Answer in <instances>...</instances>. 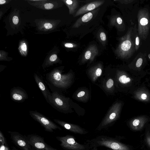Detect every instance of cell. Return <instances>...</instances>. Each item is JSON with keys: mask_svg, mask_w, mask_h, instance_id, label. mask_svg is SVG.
Returning a JSON list of instances; mask_svg holds the SVG:
<instances>
[{"mask_svg": "<svg viewBox=\"0 0 150 150\" xmlns=\"http://www.w3.org/2000/svg\"><path fill=\"white\" fill-rule=\"evenodd\" d=\"M131 77H129L125 75H122L120 76L118 78L119 81L123 84H129L131 83L133 79H132Z\"/></svg>", "mask_w": 150, "mask_h": 150, "instance_id": "44dd1931", "label": "cell"}, {"mask_svg": "<svg viewBox=\"0 0 150 150\" xmlns=\"http://www.w3.org/2000/svg\"><path fill=\"white\" fill-rule=\"evenodd\" d=\"M120 105L121 104L118 103L113 105L107 115L98 127V129L100 130L106 127L117 120L119 114Z\"/></svg>", "mask_w": 150, "mask_h": 150, "instance_id": "9c48e42d", "label": "cell"}, {"mask_svg": "<svg viewBox=\"0 0 150 150\" xmlns=\"http://www.w3.org/2000/svg\"><path fill=\"white\" fill-rule=\"evenodd\" d=\"M56 139L60 142V146L65 150H96L87 144H83L78 142L73 135L67 134L63 136H57Z\"/></svg>", "mask_w": 150, "mask_h": 150, "instance_id": "5b68a950", "label": "cell"}, {"mask_svg": "<svg viewBox=\"0 0 150 150\" xmlns=\"http://www.w3.org/2000/svg\"><path fill=\"white\" fill-rule=\"evenodd\" d=\"M114 81L113 80L111 79H109L106 82V86L108 88H111L113 85Z\"/></svg>", "mask_w": 150, "mask_h": 150, "instance_id": "484cf974", "label": "cell"}, {"mask_svg": "<svg viewBox=\"0 0 150 150\" xmlns=\"http://www.w3.org/2000/svg\"><path fill=\"white\" fill-rule=\"evenodd\" d=\"M57 58V56L56 54L52 55L49 58L50 61L51 62H54L55 61Z\"/></svg>", "mask_w": 150, "mask_h": 150, "instance_id": "4dcf8cb0", "label": "cell"}, {"mask_svg": "<svg viewBox=\"0 0 150 150\" xmlns=\"http://www.w3.org/2000/svg\"><path fill=\"white\" fill-rule=\"evenodd\" d=\"M146 119L143 117H139L134 119L130 122L131 128L134 130H139L142 129L146 122Z\"/></svg>", "mask_w": 150, "mask_h": 150, "instance_id": "ac0fdd59", "label": "cell"}, {"mask_svg": "<svg viewBox=\"0 0 150 150\" xmlns=\"http://www.w3.org/2000/svg\"><path fill=\"white\" fill-rule=\"evenodd\" d=\"M143 62V59L142 57L138 58L136 62L135 65L137 67H140L142 65Z\"/></svg>", "mask_w": 150, "mask_h": 150, "instance_id": "cb8c5ba5", "label": "cell"}, {"mask_svg": "<svg viewBox=\"0 0 150 150\" xmlns=\"http://www.w3.org/2000/svg\"><path fill=\"white\" fill-rule=\"evenodd\" d=\"M21 50L23 51H25L27 50V46L26 44L25 43H23L21 46Z\"/></svg>", "mask_w": 150, "mask_h": 150, "instance_id": "836d02e7", "label": "cell"}, {"mask_svg": "<svg viewBox=\"0 0 150 150\" xmlns=\"http://www.w3.org/2000/svg\"><path fill=\"white\" fill-rule=\"evenodd\" d=\"M64 46L67 48H74L77 46L76 44L70 43H67L64 44Z\"/></svg>", "mask_w": 150, "mask_h": 150, "instance_id": "4316f807", "label": "cell"}, {"mask_svg": "<svg viewBox=\"0 0 150 150\" xmlns=\"http://www.w3.org/2000/svg\"><path fill=\"white\" fill-rule=\"evenodd\" d=\"M11 98L13 101L18 103H22L28 98L26 91L22 88L14 87L10 92Z\"/></svg>", "mask_w": 150, "mask_h": 150, "instance_id": "7c38bea8", "label": "cell"}, {"mask_svg": "<svg viewBox=\"0 0 150 150\" xmlns=\"http://www.w3.org/2000/svg\"><path fill=\"white\" fill-rule=\"evenodd\" d=\"M6 1L4 0H0V4H3L6 2Z\"/></svg>", "mask_w": 150, "mask_h": 150, "instance_id": "74e56055", "label": "cell"}, {"mask_svg": "<svg viewBox=\"0 0 150 150\" xmlns=\"http://www.w3.org/2000/svg\"><path fill=\"white\" fill-rule=\"evenodd\" d=\"M94 11L90 12L78 18L73 25L72 28H77L79 27L83 23L87 22L91 20L94 15Z\"/></svg>", "mask_w": 150, "mask_h": 150, "instance_id": "e0dca14e", "label": "cell"}, {"mask_svg": "<svg viewBox=\"0 0 150 150\" xmlns=\"http://www.w3.org/2000/svg\"><path fill=\"white\" fill-rule=\"evenodd\" d=\"M133 28L130 27L126 34L120 39V43L115 51L116 55L122 59H128L132 56L135 50Z\"/></svg>", "mask_w": 150, "mask_h": 150, "instance_id": "6da1fadb", "label": "cell"}, {"mask_svg": "<svg viewBox=\"0 0 150 150\" xmlns=\"http://www.w3.org/2000/svg\"><path fill=\"white\" fill-rule=\"evenodd\" d=\"M49 104L58 111L63 112H67L69 107L68 98L55 91L52 93Z\"/></svg>", "mask_w": 150, "mask_h": 150, "instance_id": "52a82bcc", "label": "cell"}, {"mask_svg": "<svg viewBox=\"0 0 150 150\" xmlns=\"http://www.w3.org/2000/svg\"><path fill=\"white\" fill-rule=\"evenodd\" d=\"M53 6V5L51 3H46L44 5L45 8L47 9H51Z\"/></svg>", "mask_w": 150, "mask_h": 150, "instance_id": "f546056e", "label": "cell"}, {"mask_svg": "<svg viewBox=\"0 0 150 150\" xmlns=\"http://www.w3.org/2000/svg\"><path fill=\"white\" fill-rule=\"evenodd\" d=\"M101 65L100 64L97 65L95 67V75L97 77L100 76L102 73V70L100 68Z\"/></svg>", "mask_w": 150, "mask_h": 150, "instance_id": "7402d4cb", "label": "cell"}, {"mask_svg": "<svg viewBox=\"0 0 150 150\" xmlns=\"http://www.w3.org/2000/svg\"><path fill=\"white\" fill-rule=\"evenodd\" d=\"M44 26L47 29H50L52 27V25L50 23H46L44 24Z\"/></svg>", "mask_w": 150, "mask_h": 150, "instance_id": "d6a6232c", "label": "cell"}, {"mask_svg": "<svg viewBox=\"0 0 150 150\" xmlns=\"http://www.w3.org/2000/svg\"><path fill=\"white\" fill-rule=\"evenodd\" d=\"M110 25L111 26H115L119 31H124L125 29V25L124 21L118 15H114L111 18Z\"/></svg>", "mask_w": 150, "mask_h": 150, "instance_id": "2e32d148", "label": "cell"}, {"mask_svg": "<svg viewBox=\"0 0 150 150\" xmlns=\"http://www.w3.org/2000/svg\"><path fill=\"white\" fill-rule=\"evenodd\" d=\"M61 70L56 68L46 74V79L50 86L65 89L70 86L72 77L71 74H63Z\"/></svg>", "mask_w": 150, "mask_h": 150, "instance_id": "7a4b0ae2", "label": "cell"}, {"mask_svg": "<svg viewBox=\"0 0 150 150\" xmlns=\"http://www.w3.org/2000/svg\"><path fill=\"white\" fill-rule=\"evenodd\" d=\"M136 25H135L133 28V33L134 36L135 44V50L137 51L139 47L140 39V37L138 35L137 29V28Z\"/></svg>", "mask_w": 150, "mask_h": 150, "instance_id": "ffe728a7", "label": "cell"}, {"mask_svg": "<svg viewBox=\"0 0 150 150\" xmlns=\"http://www.w3.org/2000/svg\"><path fill=\"white\" fill-rule=\"evenodd\" d=\"M12 150H18L17 149H16L15 147H13L12 148Z\"/></svg>", "mask_w": 150, "mask_h": 150, "instance_id": "f35d334b", "label": "cell"}, {"mask_svg": "<svg viewBox=\"0 0 150 150\" xmlns=\"http://www.w3.org/2000/svg\"><path fill=\"white\" fill-rule=\"evenodd\" d=\"M33 76L37 86L46 101L49 104L52 98V93L50 91L45 83L40 77L36 73L34 74Z\"/></svg>", "mask_w": 150, "mask_h": 150, "instance_id": "4fadbf2b", "label": "cell"}, {"mask_svg": "<svg viewBox=\"0 0 150 150\" xmlns=\"http://www.w3.org/2000/svg\"><path fill=\"white\" fill-rule=\"evenodd\" d=\"M141 98L143 100H145L147 98V95L145 93H142L141 96Z\"/></svg>", "mask_w": 150, "mask_h": 150, "instance_id": "d590c367", "label": "cell"}, {"mask_svg": "<svg viewBox=\"0 0 150 150\" xmlns=\"http://www.w3.org/2000/svg\"><path fill=\"white\" fill-rule=\"evenodd\" d=\"M104 2V0H98L87 3L79 8L76 11L74 17H77L93 10L103 4Z\"/></svg>", "mask_w": 150, "mask_h": 150, "instance_id": "5bb4252c", "label": "cell"}, {"mask_svg": "<svg viewBox=\"0 0 150 150\" xmlns=\"http://www.w3.org/2000/svg\"><path fill=\"white\" fill-rule=\"evenodd\" d=\"M19 21L18 18L16 16H14L13 18V23L15 25L17 24Z\"/></svg>", "mask_w": 150, "mask_h": 150, "instance_id": "1f68e13d", "label": "cell"}, {"mask_svg": "<svg viewBox=\"0 0 150 150\" xmlns=\"http://www.w3.org/2000/svg\"><path fill=\"white\" fill-rule=\"evenodd\" d=\"M87 144L92 148L104 146L112 150H130L129 148L115 138L108 136L100 135L86 141Z\"/></svg>", "mask_w": 150, "mask_h": 150, "instance_id": "3957f363", "label": "cell"}, {"mask_svg": "<svg viewBox=\"0 0 150 150\" xmlns=\"http://www.w3.org/2000/svg\"><path fill=\"white\" fill-rule=\"evenodd\" d=\"M33 150H55L56 149L47 144L43 138L35 134L24 136Z\"/></svg>", "mask_w": 150, "mask_h": 150, "instance_id": "ba28073f", "label": "cell"}, {"mask_svg": "<svg viewBox=\"0 0 150 150\" xmlns=\"http://www.w3.org/2000/svg\"><path fill=\"white\" fill-rule=\"evenodd\" d=\"M148 57H149V59H150V53L148 55Z\"/></svg>", "mask_w": 150, "mask_h": 150, "instance_id": "ab89813d", "label": "cell"}, {"mask_svg": "<svg viewBox=\"0 0 150 150\" xmlns=\"http://www.w3.org/2000/svg\"><path fill=\"white\" fill-rule=\"evenodd\" d=\"M15 145L22 150H33L24 136L16 132L8 131Z\"/></svg>", "mask_w": 150, "mask_h": 150, "instance_id": "30bf717a", "label": "cell"}, {"mask_svg": "<svg viewBox=\"0 0 150 150\" xmlns=\"http://www.w3.org/2000/svg\"><path fill=\"white\" fill-rule=\"evenodd\" d=\"M55 150H57V149Z\"/></svg>", "mask_w": 150, "mask_h": 150, "instance_id": "60d3db41", "label": "cell"}, {"mask_svg": "<svg viewBox=\"0 0 150 150\" xmlns=\"http://www.w3.org/2000/svg\"><path fill=\"white\" fill-rule=\"evenodd\" d=\"M0 144H7L6 139L1 131H0Z\"/></svg>", "mask_w": 150, "mask_h": 150, "instance_id": "603a6c76", "label": "cell"}, {"mask_svg": "<svg viewBox=\"0 0 150 150\" xmlns=\"http://www.w3.org/2000/svg\"><path fill=\"white\" fill-rule=\"evenodd\" d=\"M98 54V50L95 45H90L86 49L82 56V59L83 62L90 60L93 61L95 57Z\"/></svg>", "mask_w": 150, "mask_h": 150, "instance_id": "9a60e30c", "label": "cell"}, {"mask_svg": "<svg viewBox=\"0 0 150 150\" xmlns=\"http://www.w3.org/2000/svg\"><path fill=\"white\" fill-rule=\"evenodd\" d=\"M146 140L148 144L150 146V137L149 135L146 137Z\"/></svg>", "mask_w": 150, "mask_h": 150, "instance_id": "8d00e7d4", "label": "cell"}, {"mask_svg": "<svg viewBox=\"0 0 150 150\" xmlns=\"http://www.w3.org/2000/svg\"><path fill=\"white\" fill-rule=\"evenodd\" d=\"M65 3L69 8V14H73L78 6L79 1L77 0H67L65 1Z\"/></svg>", "mask_w": 150, "mask_h": 150, "instance_id": "d6986e66", "label": "cell"}, {"mask_svg": "<svg viewBox=\"0 0 150 150\" xmlns=\"http://www.w3.org/2000/svg\"><path fill=\"white\" fill-rule=\"evenodd\" d=\"M100 40L103 42H105L106 40V36L105 33L103 32H101L99 34Z\"/></svg>", "mask_w": 150, "mask_h": 150, "instance_id": "d4e9b609", "label": "cell"}, {"mask_svg": "<svg viewBox=\"0 0 150 150\" xmlns=\"http://www.w3.org/2000/svg\"><path fill=\"white\" fill-rule=\"evenodd\" d=\"M85 94V92L83 91H82L79 92L77 94L78 97H81L83 96Z\"/></svg>", "mask_w": 150, "mask_h": 150, "instance_id": "e575fe53", "label": "cell"}, {"mask_svg": "<svg viewBox=\"0 0 150 150\" xmlns=\"http://www.w3.org/2000/svg\"><path fill=\"white\" fill-rule=\"evenodd\" d=\"M138 26L137 32L140 39L146 40L150 29V13L147 8L139 10L137 13Z\"/></svg>", "mask_w": 150, "mask_h": 150, "instance_id": "277c9868", "label": "cell"}, {"mask_svg": "<svg viewBox=\"0 0 150 150\" xmlns=\"http://www.w3.org/2000/svg\"><path fill=\"white\" fill-rule=\"evenodd\" d=\"M29 114L35 121L39 123L47 132H52L57 129H62L43 114L36 111L30 110Z\"/></svg>", "mask_w": 150, "mask_h": 150, "instance_id": "8992f818", "label": "cell"}, {"mask_svg": "<svg viewBox=\"0 0 150 150\" xmlns=\"http://www.w3.org/2000/svg\"><path fill=\"white\" fill-rule=\"evenodd\" d=\"M115 1H118L122 4H128L132 3L134 1L133 0H114Z\"/></svg>", "mask_w": 150, "mask_h": 150, "instance_id": "83f0119b", "label": "cell"}, {"mask_svg": "<svg viewBox=\"0 0 150 150\" xmlns=\"http://www.w3.org/2000/svg\"><path fill=\"white\" fill-rule=\"evenodd\" d=\"M54 120L63 127L75 134L83 135L87 134L88 132V131L79 125L69 123L56 119H54Z\"/></svg>", "mask_w": 150, "mask_h": 150, "instance_id": "8fae6325", "label": "cell"}, {"mask_svg": "<svg viewBox=\"0 0 150 150\" xmlns=\"http://www.w3.org/2000/svg\"><path fill=\"white\" fill-rule=\"evenodd\" d=\"M0 150H10L7 144H0Z\"/></svg>", "mask_w": 150, "mask_h": 150, "instance_id": "f1b7e54d", "label": "cell"}]
</instances>
